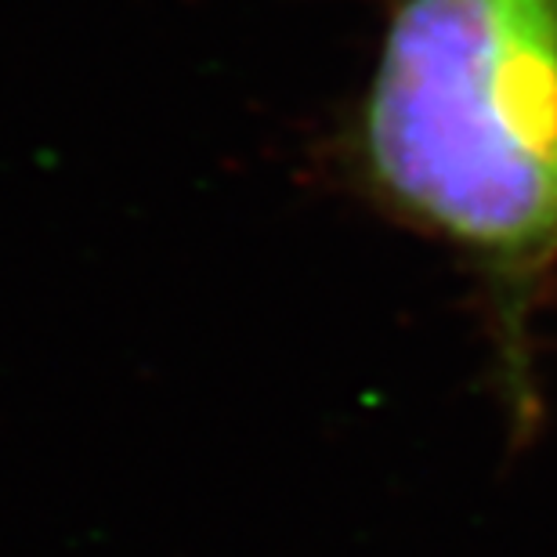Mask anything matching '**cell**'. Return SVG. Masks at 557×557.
I'll use <instances>...</instances> for the list:
<instances>
[{"label": "cell", "instance_id": "6da1fadb", "mask_svg": "<svg viewBox=\"0 0 557 557\" xmlns=\"http://www.w3.org/2000/svg\"><path fill=\"white\" fill-rule=\"evenodd\" d=\"M398 207L518 286L557 253V0H398L362 109Z\"/></svg>", "mask_w": 557, "mask_h": 557}]
</instances>
